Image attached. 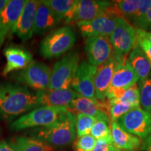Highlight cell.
<instances>
[{
  "label": "cell",
  "instance_id": "obj_1",
  "mask_svg": "<svg viewBox=\"0 0 151 151\" xmlns=\"http://www.w3.org/2000/svg\"><path fill=\"white\" fill-rule=\"evenodd\" d=\"M37 107L35 93L18 83H0V118L12 120Z\"/></svg>",
  "mask_w": 151,
  "mask_h": 151
},
{
  "label": "cell",
  "instance_id": "obj_2",
  "mask_svg": "<svg viewBox=\"0 0 151 151\" xmlns=\"http://www.w3.org/2000/svg\"><path fill=\"white\" fill-rule=\"evenodd\" d=\"M32 137L54 147L70 145L76 138V116L67 111L58 121L47 127L30 132Z\"/></svg>",
  "mask_w": 151,
  "mask_h": 151
},
{
  "label": "cell",
  "instance_id": "obj_3",
  "mask_svg": "<svg viewBox=\"0 0 151 151\" xmlns=\"http://www.w3.org/2000/svg\"><path fill=\"white\" fill-rule=\"evenodd\" d=\"M67 107H39L13 122L10 124V128L13 131L17 132L29 128H39L51 125L67 112Z\"/></svg>",
  "mask_w": 151,
  "mask_h": 151
},
{
  "label": "cell",
  "instance_id": "obj_4",
  "mask_svg": "<svg viewBox=\"0 0 151 151\" xmlns=\"http://www.w3.org/2000/svg\"><path fill=\"white\" fill-rule=\"evenodd\" d=\"M76 37L69 26H64L50 32L41 41L39 52L43 58H58L69 51L74 46Z\"/></svg>",
  "mask_w": 151,
  "mask_h": 151
},
{
  "label": "cell",
  "instance_id": "obj_5",
  "mask_svg": "<svg viewBox=\"0 0 151 151\" xmlns=\"http://www.w3.org/2000/svg\"><path fill=\"white\" fill-rule=\"evenodd\" d=\"M80 55L76 51L70 52L55 64L51 70L48 89L61 90L70 88L79 67Z\"/></svg>",
  "mask_w": 151,
  "mask_h": 151
},
{
  "label": "cell",
  "instance_id": "obj_6",
  "mask_svg": "<svg viewBox=\"0 0 151 151\" xmlns=\"http://www.w3.org/2000/svg\"><path fill=\"white\" fill-rule=\"evenodd\" d=\"M11 78L18 84H22L37 90L49 88L51 70L42 62L33 60L27 67L12 73Z\"/></svg>",
  "mask_w": 151,
  "mask_h": 151
},
{
  "label": "cell",
  "instance_id": "obj_7",
  "mask_svg": "<svg viewBox=\"0 0 151 151\" xmlns=\"http://www.w3.org/2000/svg\"><path fill=\"white\" fill-rule=\"evenodd\" d=\"M117 122L126 132L142 140L151 132V113L139 106L132 108Z\"/></svg>",
  "mask_w": 151,
  "mask_h": 151
},
{
  "label": "cell",
  "instance_id": "obj_8",
  "mask_svg": "<svg viewBox=\"0 0 151 151\" xmlns=\"http://www.w3.org/2000/svg\"><path fill=\"white\" fill-rule=\"evenodd\" d=\"M109 39L113 48L115 55L118 58L128 55L137 43L135 29L127 20L119 18L116 27Z\"/></svg>",
  "mask_w": 151,
  "mask_h": 151
},
{
  "label": "cell",
  "instance_id": "obj_9",
  "mask_svg": "<svg viewBox=\"0 0 151 151\" xmlns=\"http://www.w3.org/2000/svg\"><path fill=\"white\" fill-rule=\"evenodd\" d=\"M111 4L107 9L106 13L102 16L89 21L77 22L76 24L83 37L89 38L97 35L110 37L116 27L119 18L113 13Z\"/></svg>",
  "mask_w": 151,
  "mask_h": 151
},
{
  "label": "cell",
  "instance_id": "obj_10",
  "mask_svg": "<svg viewBox=\"0 0 151 151\" xmlns=\"http://www.w3.org/2000/svg\"><path fill=\"white\" fill-rule=\"evenodd\" d=\"M67 109L74 116L81 113L94 117L97 119H104L111 122L109 118L110 104L107 98L97 100L80 96L73 100Z\"/></svg>",
  "mask_w": 151,
  "mask_h": 151
},
{
  "label": "cell",
  "instance_id": "obj_11",
  "mask_svg": "<svg viewBox=\"0 0 151 151\" xmlns=\"http://www.w3.org/2000/svg\"><path fill=\"white\" fill-rule=\"evenodd\" d=\"M85 51L89 63L94 67L102 65L114 52L109 37L103 35L87 38L85 42Z\"/></svg>",
  "mask_w": 151,
  "mask_h": 151
},
{
  "label": "cell",
  "instance_id": "obj_12",
  "mask_svg": "<svg viewBox=\"0 0 151 151\" xmlns=\"http://www.w3.org/2000/svg\"><path fill=\"white\" fill-rule=\"evenodd\" d=\"M97 69V67L86 60L81 62L71 83L72 89L83 97L97 99L94 91V76Z\"/></svg>",
  "mask_w": 151,
  "mask_h": 151
},
{
  "label": "cell",
  "instance_id": "obj_13",
  "mask_svg": "<svg viewBox=\"0 0 151 151\" xmlns=\"http://www.w3.org/2000/svg\"><path fill=\"white\" fill-rule=\"evenodd\" d=\"M122 58H118L113 53L109 59L97 67L94 76V91L97 100L106 99L107 92L110 88L113 74Z\"/></svg>",
  "mask_w": 151,
  "mask_h": 151
},
{
  "label": "cell",
  "instance_id": "obj_14",
  "mask_svg": "<svg viewBox=\"0 0 151 151\" xmlns=\"http://www.w3.org/2000/svg\"><path fill=\"white\" fill-rule=\"evenodd\" d=\"M39 1L26 0L21 14L11 32L16 34L22 41H27L34 35L36 14Z\"/></svg>",
  "mask_w": 151,
  "mask_h": 151
},
{
  "label": "cell",
  "instance_id": "obj_15",
  "mask_svg": "<svg viewBox=\"0 0 151 151\" xmlns=\"http://www.w3.org/2000/svg\"><path fill=\"white\" fill-rule=\"evenodd\" d=\"M35 95L37 107L69 106L73 100L81 96L71 88L61 90H37Z\"/></svg>",
  "mask_w": 151,
  "mask_h": 151
},
{
  "label": "cell",
  "instance_id": "obj_16",
  "mask_svg": "<svg viewBox=\"0 0 151 151\" xmlns=\"http://www.w3.org/2000/svg\"><path fill=\"white\" fill-rule=\"evenodd\" d=\"M112 1L100 0H76L72 22L89 21L106 13Z\"/></svg>",
  "mask_w": 151,
  "mask_h": 151
},
{
  "label": "cell",
  "instance_id": "obj_17",
  "mask_svg": "<svg viewBox=\"0 0 151 151\" xmlns=\"http://www.w3.org/2000/svg\"><path fill=\"white\" fill-rule=\"evenodd\" d=\"M25 2L26 0H10L4 10L0 14V48L7 35L12 31Z\"/></svg>",
  "mask_w": 151,
  "mask_h": 151
},
{
  "label": "cell",
  "instance_id": "obj_18",
  "mask_svg": "<svg viewBox=\"0 0 151 151\" xmlns=\"http://www.w3.org/2000/svg\"><path fill=\"white\" fill-rule=\"evenodd\" d=\"M4 53L6 58V65L2 72L4 76L24 69L34 60L32 55L20 47L8 46L4 49Z\"/></svg>",
  "mask_w": 151,
  "mask_h": 151
},
{
  "label": "cell",
  "instance_id": "obj_19",
  "mask_svg": "<svg viewBox=\"0 0 151 151\" xmlns=\"http://www.w3.org/2000/svg\"><path fill=\"white\" fill-rule=\"evenodd\" d=\"M139 81V77L130 65L127 55L124 56L119 62L113 74L110 88L127 89Z\"/></svg>",
  "mask_w": 151,
  "mask_h": 151
},
{
  "label": "cell",
  "instance_id": "obj_20",
  "mask_svg": "<svg viewBox=\"0 0 151 151\" xmlns=\"http://www.w3.org/2000/svg\"><path fill=\"white\" fill-rule=\"evenodd\" d=\"M62 20L49 7L39 1L36 14L34 35H43L56 27Z\"/></svg>",
  "mask_w": 151,
  "mask_h": 151
},
{
  "label": "cell",
  "instance_id": "obj_21",
  "mask_svg": "<svg viewBox=\"0 0 151 151\" xmlns=\"http://www.w3.org/2000/svg\"><path fill=\"white\" fill-rule=\"evenodd\" d=\"M111 129L113 143L116 149L137 151L141 148V139L126 132L117 122H111Z\"/></svg>",
  "mask_w": 151,
  "mask_h": 151
},
{
  "label": "cell",
  "instance_id": "obj_22",
  "mask_svg": "<svg viewBox=\"0 0 151 151\" xmlns=\"http://www.w3.org/2000/svg\"><path fill=\"white\" fill-rule=\"evenodd\" d=\"M128 60L139 77V82L148 76L151 71V63L148 57L137 43L130 52Z\"/></svg>",
  "mask_w": 151,
  "mask_h": 151
},
{
  "label": "cell",
  "instance_id": "obj_23",
  "mask_svg": "<svg viewBox=\"0 0 151 151\" xmlns=\"http://www.w3.org/2000/svg\"><path fill=\"white\" fill-rule=\"evenodd\" d=\"M9 144L15 151H54V148L48 143L34 137L16 136L9 140Z\"/></svg>",
  "mask_w": 151,
  "mask_h": 151
},
{
  "label": "cell",
  "instance_id": "obj_24",
  "mask_svg": "<svg viewBox=\"0 0 151 151\" xmlns=\"http://www.w3.org/2000/svg\"><path fill=\"white\" fill-rule=\"evenodd\" d=\"M58 15L66 24L72 23L76 0H45L41 1Z\"/></svg>",
  "mask_w": 151,
  "mask_h": 151
},
{
  "label": "cell",
  "instance_id": "obj_25",
  "mask_svg": "<svg viewBox=\"0 0 151 151\" xmlns=\"http://www.w3.org/2000/svg\"><path fill=\"white\" fill-rule=\"evenodd\" d=\"M139 2V0H122L113 1V6L120 18L131 20L137 13Z\"/></svg>",
  "mask_w": 151,
  "mask_h": 151
},
{
  "label": "cell",
  "instance_id": "obj_26",
  "mask_svg": "<svg viewBox=\"0 0 151 151\" xmlns=\"http://www.w3.org/2000/svg\"><path fill=\"white\" fill-rule=\"evenodd\" d=\"M97 120V118L92 116L81 113L77 114L76 116V133L77 137L89 135Z\"/></svg>",
  "mask_w": 151,
  "mask_h": 151
},
{
  "label": "cell",
  "instance_id": "obj_27",
  "mask_svg": "<svg viewBox=\"0 0 151 151\" xmlns=\"http://www.w3.org/2000/svg\"><path fill=\"white\" fill-rule=\"evenodd\" d=\"M139 83L141 106L143 110L151 113V71L146 78Z\"/></svg>",
  "mask_w": 151,
  "mask_h": 151
},
{
  "label": "cell",
  "instance_id": "obj_28",
  "mask_svg": "<svg viewBox=\"0 0 151 151\" xmlns=\"http://www.w3.org/2000/svg\"><path fill=\"white\" fill-rule=\"evenodd\" d=\"M111 122L104 119H97L92 128L91 135L95 139H111Z\"/></svg>",
  "mask_w": 151,
  "mask_h": 151
},
{
  "label": "cell",
  "instance_id": "obj_29",
  "mask_svg": "<svg viewBox=\"0 0 151 151\" xmlns=\"http://www.w3.org/2000/svg\"><path fill=\"white\" fill-rule=\"evenodd\" d=\"M109 101L110 104L109 118L111 122L118 121L119 119L132 109L130 106L125 104L116 99H109Z\"/></svg>",
  "mask_w": 151,
  "mask_h": 151
},
{
  "label": "cell",
  "instance_id": "obj_30",
  "mask_svg": "<svg viewBox=\"0 0 151 151\" xmlns=\"http://www.w3.org/2000/svg\"><path fill=\"white\" fill-rule=\"evenodd\" d=\"M118 100L125 104L130 106L132 108L139 107L140 105V93H139V88L138 85L136 83L126 89L122 97Z\"/></svg>",
  "mask_w": 151,
  "mask_h": 151
},
{
  "label": "cell",
  "instance_id": "obj_31",
  "mask_svg": "<svg viewBox=\"0 0 151 151\" xmlns=\"http://www.w3.org/2000/svg\"><path fill=\"white\" fill-rule=\"evenodd\" d=\"M96 141L97 140L90 134L78 137L73 142V149L75 151H92Z\"/></svg>",
  "mask_w": 151,
  "mask_h": 151
},
{
  "label": "cell",
  "instance_id": "obj_32",
  "mask_svg": "<svg viewBox=\"0 0 151 151\" xmlns=\"http://www.w3.org/2000/svg\"><path fill=\"white\" fill-rule=\"evenodd\" d=\"M150 7L151 0H141L140 2H139L137 13H136L134 18L131 20L132 21L134 22L137 21V20H140L141 18H142L146 14V13L148 12V11L150 9Z\"/></svg>",
  "mask_w": 151,
  "mask_h": 151
},
{
  "label": "cell",
  "instance_id": "obj_33",
  "mask_svg": "<svg viewBox=\"0 0 151 151\" xmlns=\"http://www.w3.org/2000/svg\"><path fill=\"white\" fill-rule=\"evenodd\" d=\"M116 148L111 139H99L97 140L92 151H114Z\"/></svg>",
  "mask_w": 151,
  "mask_h": 151
},
{
  "label": "cell",
  "instance_id": "obj_34",
  "mask_svg": "<svg viewBox=\"0 0 151 151\" xmlns=\"http://www.w3.org/2000/svg\"><path fill=\"white\" fill-rule=\"evenodd\" d=\"M133 23L139 29L145 30V31L151 29V7L142 18Z\"/></svg>",
  "mask_w": 151,
  "mask_h": 151
},
{
  "label": "cell",
  "instance_id": "obj_35",
  "mask_svg": "<svg viewBox=\"0 0 151 151\" xmlns=\"http://www.w3.org/2000/svg\"><path fill=\"white\" fill-rule=\"evenodd\" d=\"M136 37H137V43L145 52L151 63V44L146 39H143L142 37H137V36Z\"/></svg>",
  "mask_w": 151,
  "mask_h": 151
},
{
  "label": "cell",
  "instance_id": "obj_36",
  "mask_svg": "<svg viewBox=\"0 0 151 151\" xmlns=\"http://www.w3.org/2000/svg\"><path fill=\"white\" fill-rule=\"evenodd\" d=\"M135 32H136V36L142 37L143 39H146V40L151 44V32H149L148 31H145V30L139 29V28H136Z\"/></svg>",
  "mask_w": 151,
  "mask_h": 151
},
{
  "label": "cell",
  "instance_id": "obj_37",
  "mask_svg": "<svg viewBox=\"0 0 151 151\" xmlns=\"http://www.w3.org/2000/svg\"><path fill=\"white\" fill-rule=\"evenodd\" d=\"M141 149L143 151H151V132L146 139L142 141Z\"/></svg>",
  "mask_w": 151,
  "mask_h": 151
},
{
  "label": "cell",
  "instance_id": "obj_38",
  "mask_svg": "<svg viewBox=\"0 0 151 151\" xmlns=\"http://www.w3.org/2000/svg\"><path fill=\"white\" fill-rule=\"evenodd\" d=\"M0 151H15L8 142L3 140L0 141Z\"/></svg>",
  "mask_w": 151,
  "mask_h": 151
},
{
  "label": "cell",
  "instance_id": "obj_39",
  "mask_svg": "<svg viewBox=\"0 0 151 151\" xmlns=\"http://www.w3.org/2000/svg\"><path fill=\"white\" fill-rule=\"evenodd\" d=\"M10 0H0V14L4 10Z\"/></svg>",
  "mask_w": 151,
  "mask_h": 151
},
{
  "label": "cell",
  "instance_id": "obj_40",
  "mask_svg": "<svg viewBox=\"0 0 151 151\" xmlns=\"http://www.w3.org/2000/svg\"><path fill=\"white\" fill-rule=\"evenodd\" d=\"M114 151H129V150H118V149H116Z\"/></svg>",
  "mask_w": 151,
  "mask_h": 151
}]
</instances>
